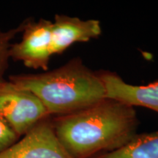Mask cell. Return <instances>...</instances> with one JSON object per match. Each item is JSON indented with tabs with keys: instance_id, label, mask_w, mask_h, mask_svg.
<instances>
[{
	"instance_id": "1",
	"label": "cell",
	"mask_w": 158,
	"mask_h": 158,
	"mask_svg": "<svg viewBox=\"0 0 158 158\" xmlns=\"http://www.w3.org/2000/svg\"><path fill=\"white\" fill-rule=\"evenodd\" d=\"M57 139L72 158H94L116 151L137 134L135 108L105 98L67 115L52 116Z\"/></svg>"
},
{
	"instance_id": "6",
	"label": "cell",
	"mask_w": 158,
	"mask_h": 158,
	"mask_svg": "<svg viewBox=\"0 0 158 158\" xmlns=\"http://www.w3.org/2000/svg\"><path fill=\"white\" fill-rule=\"evenodd\" d=\"M101 34V25L98 20H82L56 14L52 22L51 54H62L74 43L88 42Z\"/></svg>"
},
{
	"instance_id": "4",
	"label": "cell",
	"mask_w": 158,
	"mask_h": 158,
	"mask_svg": "<svg viewBox=\"0 0 158 158\" xmlns=\"http://www.w3.org/2000/svg\"><path fill=\"white\" fill-rule=\"evenodd\" d=\"M52 21L25 20L22 39L11 44L8 56L15 62H22L29 68L48 71L51 54Z\"/></svg>"
},
{
	"instance_id": "7",
	"label": "cell",
	"mask_w": 158,
	"mask_h": 158,
	"mask_svg": "<svg viewBox=\"0 0 158 158\" xmlns=\"http://www.w3.org/2000/svg\"><path fill=\"white\" fill-rule=\"evenodd\" d=\"M106 98L133 106H141L158 113V80L147 85L127 84L116 73L99 71Z\"/></svg>"
},
{
	"instance_id": "2",
	"label": "cell",
	"mask_w": 158,
	"mask_h": 158,
	"mask_svg": "<svg viewBox=\"0 0 158 158\" xmlns=\"http://www.w3.org/2000/svg\"><path fill=\"white\" fill-rule=\"evenodd\" d=\"M9 81L34 93L51 116L74 113L106 98L99 71L89 68L80 57L42 73L11 75Z\"/></svg>"
},
{
	"instance_id": "8",
	"label": "cell",
	"mask_w": 158,
	"mask_h": 158,
	"mask_svg": "<svg viewBox=\"0 0 158 158\" xmlns=\"http://www.w3.org/2000/svg\"><path fill=\"white\" fill-rule=\"evenodd\" d=\"M94 158H158V130L137 133L120 149Z\"/></svg>"
},
{
	"instance_id": "10",
	"label": "cell",
	"mask_w": 158,
	"mask_h": 158,
	"mask_svg": "<svg viewBox=\"0 0 158 158\" xmlns=\"http://www.w3.org/2000/svg\"><path fill=\"white\" fill-rule=\"evenodd\" d=\"M20 137L0 116V153L19 141Z\"/></svg>"
},
{
	"instance_id": "5",
	"label": "cell",
	"mask_w": 158,
	"mask_h": 158,
	"mask_svg": "<svg viewBox=\"0 0 158 158\" xmlns=\"http://www.w3.org/2000/svg\"><path fill=\"white\" fill-rule=\"evenodd\" d=\"M0 158H72L57 139L52 125V116L38 122L8 149Z\"/></svg>"
},
{
	"instance_id": "3",
	"label": "cell",
	"mask_w": 158,
	"mask_h": 158,
	"mask_svg": "<svg viewBox=\"0 0 158 158\" xmlns=\"http://www.w3.org/2000/svg\"><path fill=\"white\" fill-rule=\"evenodd\" d=\"M50 116L40 100L30 91L10 81H0V116L20 138Z\"/></svg>"
},
{
	"instance_id": "9",
	"label": "cell",
	"mask_w": 158,
	"mask_h": 158,
	"mask_svg": "<svg viewBox=\"0 0 158 158\" xmlns=\"http://www.w3.org/2000/svg\"><path fill=\"white\" fill-rule=\"evenodd\" d=\"M25 21L15 28L8 31L0 30V81L4 80V76L9 66L8 50L11 40L18 34L22 32L24 28Z\"/></svg>"
}]
</instances>
